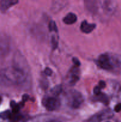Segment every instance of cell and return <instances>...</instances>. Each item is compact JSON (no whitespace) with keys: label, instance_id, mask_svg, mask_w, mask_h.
<instances>
[{"label":"cell","instance_id":"6da1fadb","mask_svg":"<svg viewBox=\"0 0 121 122\" xmlns=\"http://www.w3.org/2000/svg\"><path fill=\"white\" fill-rule=\"evenodd\" d=\"M27 74L16 67H11L0 70V83L3 85H13L22 83Z\"/></svg>","mask_w":121,"mask_h":122},{"label":"cell","instance_id":"7a4b0ae2","mask_svg":"<svg viewBox=\"0 0 121 122\" xmlns=\"http://www.w3.org/2000/svg\"><path fill=\"white\" fill-rule=\"evenodd\" d=\"M67 100L69 105L71 107L77 108L83 104L84 98L80 92L75 90H73L69 92Z\"/></svg>","mask_w":121,"mask_h":122},{"label":"cell","instance_id":"3957f363","mask_svg":"<svg viewBox=\"0 0 121 122\" xmlns=\"http://www.w3.org/2000/svg\"><path fill=\"white\" fill-rule=\"evenodd\" d=\"M10 49V39L6 35L0 33V57L7 55Z\"/></svg>","mask_w":121,"mask_h":122},{"label":"cell","instance_id":"277c9868","mask_svg":"<svg viewBox=\"0 0 121 122\" xmlns=\"http://www.w3.org/2000/svg\"><path fill=\"white\" fill-rule=\"evenodd\" d=\"M44 106L48 111H54L58 109L60 106L59 100L54 97H47L43 101Z\"/></svg>","mask_w":121,"mask_h":122},{"label":"cell","instance_id":"5b68a950","mask_svg":"<svg viewBox=\"0 0 121 122\" xmlns=\"http://www.w3.org/2000/svg\"><path fill=\"white\" fill-rule=\"evenodd\" d=\"M97 63L101 68L105 70H110L113 67L110 58L106 54H102L100 56L98 57Z\"/></svg>","mask_w":121,"mask_h":122},{"label":"cell","instance_id":"8992f818","mask_svg":"<svg viewBox=\"0 0 121 122\" xmlns=\"http://www.w3.org/2000/svg\"><path fill=\"white\" fill-rule=\"evenodd\" d=\"M19 2L17 0H1L0 1V11L5 13L10 7Z\"/></svg>","mask_w":121,"mask_h":122},{"label":"cell","instance_id":"52a82bcc","mask_svg":"<svg viewBox=\"0 0 121 122\" xmlns=\"http://www.w3.org/2000/svg\"><path fill=\"white\" fill-rule=\"evenodd\" d=\"M96 25L93 23H88L86 20H84L81 23L80 29L81 31L84 33H89L92 32L95 28Z\"/></svg>","mask_w":121,"mask_h":122},{"label":"cell","instance_id":"ba28073f","mask_svg":"<svg viewBox=\"0 0 121 122\" xmlns=\"http://www.w3.org/2000/svg\"><path fill=\"white\" fill-rule=\"evenodd\" d=\"M66 1H53L52 2V11L56 13L58 11L61 10L62 8H64L65 5H66Z\"/></svg>","mask_w":121,"mask_h":122},{"label":"cell","instance_id":"9c48e42d","mask_svg":"<svg viewBox=\"0 0 121 122\" xmlns=\"http://www.w3.org/2000/svg\"><path fill=\"white\" fill-rule=\"evenodd\" d=\"M77 15L72 13H70L64 18L63 21L66 25H72L77 21Z\"/></svg>","mask_w":121,"mask_h":122},{"label":"cell","instance_id":"30bf717a","mask_svg":"<svg viewBox=\"0 0 121 122\" xmlns=\"http://www.w3.org/2000/svg\"><path fill=\"white\" fill-rule=\"evenodd\" d=\"M85 6L88 10L91 12H94L97 10V4L96 1H85Z\"/></svg>","mask_w":121,"mask_h":122},{"label":"cell","instance_id":"8fae6325","mask_svg":"<svg viewBox=\"0 0 121 122\" xmlns=\"http://www.w3.org/2000/svg\"><path fill=\"white\" fill-rule=\"evenodd\" d=\"M94 100L95 101H100V102H103L105 104H107L108 102H109V99H108L107 97L105 94H102V93L99 95H96V97L94 98Z\"/></svg>","mask_w":121,"mask_h":122},{"label":"cell","instance_id":"7c38bea8","mask_svg":"<svg viewBox=\"0 0 121 122\" xmlns=\"http://www.w3.org/2000/svg\"><path fill=\"white\" fill-rule=\"evenodd\" d=\"M21 103L20 104H17L15 101H12L10 102V106L13 109V114H16L18 113L19 110H20V107H21Z\"/></svg>","mask_w":121,"mask_h":122},{"label":"cell","instance_id":"4fadbf2b","mask_svg":"<svg viewBox=\"0 0 121 122\" xmlns=\"http://www.w3.org/2000/svg\"><path fill=\"white\" fill-rule=\"evenodd\" d=\"M62 91V87L61 85H56L55 87H53L52 89H51V93L53 95H55V96H58L59 94L61 93Z\"/></svg>","mask_w":121,"mask_h":122},{"label":"cell","instance_id":"5bb4252c","mask_svg":"<svg viewBox=\"0 0 121 122\" xmlns=\"http://www.w3.org/2000/svg\"><path fill=\"white\" fill-rule=\"evenodd\" d=\"M103 119L102 114H97L91 117L89 120V122H100Z\"/></svg>","mask_w":121,"mask_h":122},{"label":"cell","instance_id":"9a60e30c","mask_svg":"<svg viewBox=\"0 0 121 122\" xmlns=\"http://www.w3.org/2000/svg\"><path fill=\"white\" fill-rule=\"evenodd\" d=\"M11 116V112L9 110L5 111V112H2V113H1L0 114V117L2 119H4V120L10 119Z\"/></svg>","mask_w":121,"mask_h":122},{"label":"cell","instance_id":"2e32d148","mask_svg":"<svg viewBox=\"0 0 121 122\" xmlns=\"http://www.w3.org/2000/svg\"><path fill=\"white\" fill-rule=\"evenodd\" d=\"M49 29L51 32H58V29H57V26L56 25L55 22L54 21H51L49 25Z\"/></svg>","mask_w":121,"mask_h":122},{"label":"cell","instance_id":"e0dca14e","mask_svg":"<svg viewBox=\"0 0 121 122\" xmlns=\"http://www.w3.org/2000/svg\"><path fill=\"white\" fill-rule=\"evenodd\" d=\"M58 38L56 37L55 36H52V39H51V43H52V46L53 50L56 49L58 46Z\"/></svg>","mask_w":121,"mask_h":122},{"label":"cell","instance_id":"ac0fdd59","mask_svg":"<svg viewBox=\"0 0 121 122\" xmlns=\"http://www.w3.org/2000/svg\"><path fill=\"white\" fill-rule=\"evenodd\" d=\"M22 119V116L20 115V114H14L13 115L11 114V116L10 119L12 120L13 122H19V120H20L21 119Z\"/></svg>","mask_w":121,"mask_h":122},{"label":"cell","instance_id":"d6986e66","mask_svg":"<svg viewBox=\"0 0 121 122\" xmlns=\"http://www.w3.org/2000/svg\"><path fill=\"white\" fill-rule=\"evenodd\" d=\"M79 79V77H78L76 75H72L71 76V83H75V82H77V81H78Z\"/></svg>","mask_w":121,"mask_h":122},{"label":"cell","instance_id":"ffe728a7","mask_svg":"<svg viewBox=\"0 0 121 122\" xmlns=\"http://www.w3.org/2000/svg\"><path fill=\"white\" fill-rule=\"evenodd\" d=\"M93 92L96 95H99V94H101L100 88L98 86H96L94 88Z\"/></svg>","mask_w":121,"mask_h":122},{"label":"cell","instance_id":"44dd1931","mask_svg":"<svg viewBox=\"0 0 121 122\" xmlns=\"http://www.w3.org/2000/svg\"><path fill=\"white\" fill-rule=\"evenodd\" d=\"M72 61H73L74 64L75 66H80L81 64L80 61H79V60H78L77 58H76V57H74V58H72Z\"/></svg>","mask_w":121,"mask_h":122},{"label":"cell","instance_id":"7402d4cb","mask_svg":"<svg viewBox=\"0 0 121 122\" xmlns=\"http://www.w3.org/2000/svg\"><path fill=\"white\" fill-rule=\"evenodd\" d=\"M45 73L46 74L47 76H51V75L52 74V70H51V69H50V68H49V67L46 68V69H45Z\"/></svg>","mask_w":121,"mask_h":122},{"label":"cell","instance_id":"603a6c76","mask_svg":"<svg viewBox=\"0 0 121 122\" xmlns=\"http://www.w3.org/2000/svg\"><path fill=\"white\" fill-rule=\"evenodd\" d=\"M114 110H115V112H116V113H119V112H121V103L117 104L115 107Z\"/></svg>","mask_w":121,"mask_h":122},{"label":"cell","instance_id":"cb8c5ba5","mask_svg":"<svg viewBox=\"0 0 121 122\" xmlns=\"http://www.w3.org/2000/svg\"><path fill=\"white\" fill-rule=\"evenodd\" d=\"M98 87L100 88H104L106 87V83L104 81H100L98 83Z\"/></svg>","mask_w":121,"mask_h":122},{"label":"cell","instance_id":"d4e9b609","mask_svg":"<svg viewBox=\"0 0 121 122\" xmlns=\"http://www.w3.org/2000/svg\"><path fill=\"white\" fill-rule=\"evenodd\" d=\"M28 99V95H26V94H25V95H24L23 96V102H26V101H27Z\"/></svg>","mask_w":121,"mask_h":122},{"label":"cell","instance_id":"484cf974","mask_svg":"<svg viewBox=\"0 0 121 122\" xmlns=\"http://www.w3.org/2000/svg\"><path fill=\"white\" fill-rule=\"evenodd\" d=\"M48 122H60L56 120H51V121H49Z\"/></svg>","mask_w":121,"mask_h":122},{"label":"cell","instance_id":"4316f807","mask_svg":"<svg viewBox=\"0 0 121 122\" xmlns=\"http://www.w3.org/2000/svg\"><path fill=\"white\" fill-rule=\"evenodd\" d=\"M1 101H2V98H1V97H0V104H1Z\"/></svg>","mask_w":121,"mask_h":122},{"label":"cell","instance_id":"83f0119b","mask_svg":"<svg viewBox=\"0 0 121 122\" xmlns=\"http://www.w3.org/2000/svg\"></svg>","mask_w":121,"mask_h":122}]
</instances>
